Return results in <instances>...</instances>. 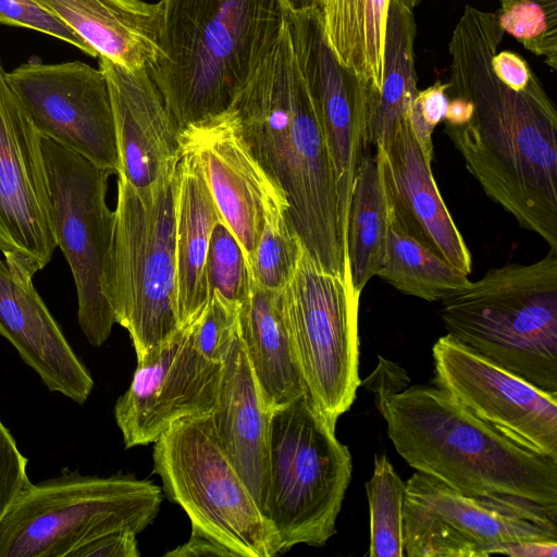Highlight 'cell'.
Listing matches in <instances>:
<instances>
[{
	"label": "cell",
	"mask_w": 557,
	"mask_h": 557,
	"mask_svg": "<svg viewBox=\"0 0 557 557\" xmlns=\"http://www.w3.org/2000/svg\"><path fill=\"white\" fill-rule=\"evenodd\" d=\"M296 61L331 156L344 243L355 176L369 150L368 88L339 64L325 39L317 7L287 11Z\"/></svg>",
	"instance_id": "obj_16"
},
{
	"label": "cell",
	"mask_w": 557,
	"mask_h": 557,
	"mask_svg": "<svg viewBox=\"0 0 557 557\" xmlns=\"http://www.w3.org/2000/svg\"><path fill=\"white\" fill-rule=\"evenodd\" d=\"M0 336L51 392L84 404L94 380L33 282L18 280L0 258Z\"/></svg>",
	"instance_id": "obj_21"
},
{
	"label": "cell",
	"mask_w": 557,
	"mask_h": 557,
	"mask_svg": "<svg viewBox=\"0 0 557 557\" xmlns=\"http://www.w3.org/2000/svg\"><path fill=\"white\" fill-rule=\"evenodd\" d=\"M557 541H522L503 545L497 554L517 557H555Z\"/></svg>",
	"instance_id": "obj_40"
},
{
	"label": "cell",
	"mask_w": 557,
	"mask_h": 557,
	"mask_svg": "<svg viewBox=\"0 0 557 557\" xmlns=\"http://www.w3.org/2000/svg\"><path fill=\"white\" fill-rule=\"evenodd\" d=\"M247 145L283 193L304 248L325 271H348L331 156L294 53L283 32L231 107Z\"/></svg>",
	"instance_id": "obj_2"
},
{
	"label": "cell",
	"mask_w": 557,
	"mask_h": 557,
	"mask_svg": "<svg viewBox=\"0 0 557 557\" xmlns=\"http://www.w3.org/2000/svg\"><path fill=\"white\" fill-rule=\"evenodd\" d=\"M117 176L110 305L115 323L129 334L137 364H143L156 358L182 329L175 174L149 197Z\"/></svg>",
	"instance_id": "obj_8"
},
{
	"label": "cell",
	"mask_w": 557,
	"mask_h": 557,
	"mask_svg": "<svg viewBox=\"0 0 557 557\" xmlns=\"http://www.w3.org/2000/svg\"><path fill=\"white\" fill-rule=\"evenodd\" d=\"M504 34L496 13L466 5L448 45V83L473 112L445 133L487 197L557 251V111L536 75L523 88L497 77Z\"/></svg>",
	"instance_id": "obj_1"
},
{
	"label": "cell",
	"mask_w": 557,
	"mask_h": 557,
	"mask_svg": "<svg viewBox=\"0 0 557 557\" xmlns=\"http://www.w3.org/2000/svg\"><path fill=\"white\" fill-rule=\"evenodd\" d=\"M397 454L417 471L474 497L557 512V460L508 438L435 385L375 387Z\"/></svg>",
	"instance_id": "obj_3"
},
{
	"label": "cell",
	"mask_w": 557,
	"mask_h": 557,
	"mask_svg": "<svg viewBox=\"0 0 557 557\" xmlns=\"http://www.w3.org/2000/svg\"><path fill=\"white\" fill-rule=\"evenodd\" d=\"M209 294L243 304L249 290V271L243 249L222 219L213 226L207 256Z\"/></svg>",
	"instance_id": "obj_33"
},
{
	"label": "cell",
	"mask_w": 557,
	"mask_h": 557,
	"mask_svg": "<svg viewBox=\"0 0 557 557\" xmlns=\"http://www.w3.org/2000/svg\"><path fill=\"white\" fill-rule=\"evenodd\" d=\"M375 151L381 161L391 226L469 275L470 250L440 194L432 161L421 149L409 119Z\"/></svg>",
	"instance_id": "obj_20"
},
{
	"label": "cell",
	"mask_w": 557,
	"mask_h": 557,
	"mask_svg": "<svg viewBox=\"0 0 557 557\" xmlns=\"http://www.w3.org/2000/svg\"><path fill=\"white\" fill-rule=\"evenodd\" d=\"M302 244L287 215L284 196L273 199L264 214V224L248 267L251 277L261 286L283 289L289 282Z\"/></svg>",
	"instance_id": "obj_31"
},
{
	"label": "cell",
	"mask_w": 557,
	"mask_h": 557,
	"mask_svg": "<svg viewBox=\"0 0 557 557\" xmlns=\"http://www.w3.org/2000/svg\"><path fill=\"white\" fill-rule=\"evenodd\" d=\"M440 317L461 344L557 395V251L488 270L443 299Z\"/></svg>",
	"instance_id": "obj_5"
},
{
	"label": "cell",
	"mask_w": 557,
	"mask_h": 557,
	"mask_svg": "<svg viewBox=\"0 0 557 557\" xmlns=\"http://www.w3.org/2000/svg\"><path fill=\"white\" fill-rule=\"evenodd\" d=\"M219 556L234 557L225 547L210 540L208 536L191 531L190 537L183 545L164 554V557H200Z\"/></svg>",
	"instance_id": "obj_39"
},
{
	"label": "cell",
	"mask_w": 557,
	"mask_h": 557,
	"mask_svg": "<svg viewBox=\"0 0 557 557\" xmlns=\"http://www.w3.org/2000/svg\"><path fill=\"white\" fill-rule=\"evenodd\" d=\"M271 414L263 404L239 336L223 363L218 403L212 416L226 454L263 515Z\"/></svg>",
	"instance_id": "obj_22"
},
{
	"label": "cell",
	"mask_w": 557,
	"mask_h": 557,
	"mask_svg": "<svg viewBox=\"0 0 557 557\" xmlns=\"http://www.w3.org/2000/svg\"><path fill=\"white\" fill-rule=\"evenodd\" d=\"M288 10L297 9V0H282Z\"/></svg>",
	"instance_id": "obj_44"
},
{
	"label": "cell",
	"mask_w": 557,
	"mask_h": 557,
	"mask_svg": "<svg viewBox=\"0 0 557 557\" xmlns=\"http://www.w3.org/2000/svg\"><path fill=\"white\" fill-rule=\"evenodd\" d=\"M472 103L463 97L456 96L449 101L445 114L446 125L461 126L468 123L472 116Z\"/></svg>",
	"instance_id": "obj_41"
},
{
	"label": "cell",
	"mask_w": 557,
	"mask_h": 557,
	"mask_svg": "<svg viewBox=\"0 0 557 557\" xmlns=\"http://www.w3.org/2000/svg\"><path fill=\"white\" fill-rule=\"evenodd\" d=\"M220 219L199 158L181 148L175 173V259L181 327L195 323L208 305L207 256L213 226Z\"/></svg>",
	"instance_id": "obj_24"
},
{
	"label": "cell",
	"mask_w": 557,
	"mask_h": 557,
	"mask_svg": "<svg viewBox=\"0 0 557 557\" xmlns=\"http://www.w3.org/2000/svg\"><path fill=\"white\" fill-rule=\"evenodd\" d=\"M434 385L517 444L557 460V395L461 344L450 334L432 348Z\"/></svg>",
	"instance_id": "obj_15"
},
{
	"label": "cell",
	"mask_w": 557,
	"mask_h": 557,
	"mask_svg": "<svg viewBox=\"0 0 557 557\" xmlns=\"http://www.w3.org/2000/svg\"><path fill=\"white\" fill-rule=\"evenodd\" d=\"M50 218L57 245L73 274L78 325L95 346L110 336L115 212L107 203L111 172L42 137Z\"/></svg>",
	"instance_id": "obj_11"
},
{
	"label": "cell",
	"mask_w": 557,
	"mask_h": 557,
	"mask_svg": "<svg viewBox=\"0 0 557 557\" xmlns=\"http://www.w3.org/2000/svg\"><path fill=\"white\" fill-rule=\"evenodd\" d=\"M41 139L0 59V252L23 282H33L58 247Z\"/></svg>",
	"instance_id": "obj_13"
},
{
	"label": "cell",
	"mask_w": 557,
	"mask_h": 557,
	"mask_svg": "<svg viewBox=\"0 0 557 557\" xmlns=\"http://www.w3.org/2000/svg\"><path fill=\"white\" fill-rule=\"evenodd\" d=\"M322 0H297L298 8L317 7L319 8Z\"/></svg>",
	"instance_id": "obj_42"
},
{
	"label": "cell",
	"mask_w": 557,
	"mask_h": 557,
	"mask_svg": "<svg viewBox=\"0 0 557 557\" xmlns=\"http://www.w3.org/2000/svg\"><path fill=\"white\" fill-rule=\"evenodd\" d=\"M27 463L28 459L0 419V521L32 483Z\"/></svg>",
	"instance_id": "obj_37"
},
{
	"label": "cell",
	"mask_w": 557,
	"mask_h": 557,
	"mask_svg": "<svg viewBox=\"0 0 557 557\" xmlns=\"http://www.w3.org/2000/svg\"><path fill=\"white\" fill-rule=\"evenodd\" d=\"M370 512V557H403L405 482L386 455H376L366 483Z\"/></svg>",
	"instance_id": "obj_30"
},
{
	"label": "cell",
	"mask_w": 557,
	"mask_h": 557,
	"mask_svg": "<svg viewBox=\"0 0 557 557\" xmlns=\"http://www.w3.org/2000/svg\"><path fill=\"white\" fill-rule=\"evenodd\" d=\"M7 79L41 137L119 174L112 102L100 69L82 61H30Z\"/></svg>",
	"instance_id": "obj_14"
},
{
	"label": "cell",
	"mask_w": 557,
	"mask_h": 557,
	"mask_svg": "<svg viewBox=\"0 0 557 557\" xmlns=\"http://www.w3.org/2000/svg\"><path fill=\"white\" fill-rule=\"evenodd\" d=\"M522 541H557V512L466 495L419 471L405 482L404 556L486 557Z\"/></svg>",
	"instance_id": "obj_12"
},
{
	"label": "cell",
	"mask_w": 557,
	"mask_h": 557,
	"mask_svg": "<svg viewBox=\"0 0 557 557\" xmlns=\"http://www.w3.org/2000/svg\"><path fill=\"white\" fill-rule=\"evenodd\" d=\"M193 332L194 323L183 326L156 358L137 364L117 398L114 418L125 448L153 444L173 423L214 410L223 364L196 350Z\"/></svg>",
	"instance_id": "obj_17"
},
{
	"label": "cell",
	"mask_w": 557,
	"mask_h": 557,
	"mask_svg": "<svg viewBox=\"0 0 557 557\" xmlns=\"http://www.w3.org/2000/svg\"><path fill=\"white\" fill-rule=\"evenodd\" d=\"M242 305L210 294L201 317L194 323V346L207 360L224 363L235 341L240 336Z\"/></svg>",
	"instance_id": "obj_34"
},
{
	"label": "cell",
	"mask_w": 557,
	"mask_h": 557,
	"mask_svg": "<svg viewBox=\"0 0 557 557\" xmlns=\"http://www.w3.org/2000/svg\"><path fill=\"white\" fill-rule=\"evenodd\" d=\"M389 226L380 157L367 150L352 184L345 231L350 278L359 294L382 267Z\"/></svg>",
	"instance_id": "obj_28"
},
{
	"label": "cell",
	"mask_w": 557,
	"mask_h": 557,
	"mask_svg": "<svg viewBox=\"0 0 557 557\" xmlns=\"http://www.w3.org/2000/svg\"><path fill=\"white\" fill-rule=\"evenodd\" d=\"M153 472L166 498L188 516L191 531L234 557H273L281 541L226 454L212 412L173 423L153 443Z\"/></svg>",
	"instance_id": "obj_9"
},
{
	"label": "cell",
	"mask_w": 557,
	"mask_h": 557,
	"mask_svg": "<svg viewBox=\"0 0 557 557\" xmlns=\"http://www.w3.org/2000/svg\"><path fill=\"white\" fill-rule=\"evenodd\" d=\"M99 57L148 71L159 54L160 5L143 0H33Z\"/></svg>",
	"instance_id": "obj_23"
},
{
	"label": "cell",
	"mask_w": 557,
	"mask_h": 557,
	"mask_svg": "<svg viewBox=\"0 0 557 557\" xmlns=\"http://www.w3.org/2000/svg\"><path fill=\"white\" fill-rule=\"evenodd\" d=\"M391 0H322L325 39L341 65L367 87L381 90Z\"/></svg>",
	"instance_id": "obj_27"
},
{
	"label": "cell",
	"mask_w": 557,
	"mask_h": 557,
	"mask_svg": "<svg viewBox=\"0 0 557 557\" xmlns=\"http://www.w3.org/2000/svg\"><path fill=\"white\" fill-rule=\"evenodd\" d=\"M282 296L306 393L335 426L350 409L361 384L360 294L352 286L349 271L338 275L323 270L302 246Z\"/></svg>",
	"instance_id": "obj_10"
},
{
	"label": "cell",
	"mask_w": 557,
	"mask_h": 557,
	"mask_svg": "<svg viewBox=\"0 0 557 557\" xmlns=\"http://www.w3.org/2000/svg\"><path fill=\"white\" fill-rule=\"evenodd\" d=\"M148 73L180 129L228 110L278 40L282 0H160Z\"/></svg>",
	"instance_id": "obj_4"
},
{
	"label": "cell",
	"mask_w": 557,
	"mask_h": 557,
	"mask_svg": "<svg viewBox=\"0 0 557 557\" xmlns=\"http://www.w3.org/2000/svg\"><path fill=\"white\" fill-rule=\"evenodd\" d=\"M496 16L504 33L557 70V0H499Z\"/></svg>",
	"instance_id": "obj_32"
},
{
	"label": "cell",
	"mask_w": 557,
	"mask_h": 557,
	"mask_svg": "<svg viewBox=\"0 0 557 557\" xmlns=\"http://www.w3.org/2000/svg\"><path fill=\"white\" fill-rule=\"evenodd\" d=\"M162 488L133 474L78 471L30 483L0 521V557H69L109 532L136 534L158 516Z\"/></svg>",
	"instance_id": "obj_7"
},
{
	"label": "cell",
	"mask_w": 557,
	"mask_h": 557,
	"mask_svg": "<svg viewBox=\"0 0 557 557\" xmlns=\"http://www.w3.org/2000/svg\"><path fill=\"white\" fill-rule=\"evenodd\" d=\"M180 144L199 158L221 219L250 267L265 210L283 193L256 160L232 108L180 129Z\"/></svg>",
	"instance_id": "obj_18"
},
{
	"label": "cell",
	"mask_w": 557,
	"mask_h": 557,
	"mask_svg": "<svg viewBox=\"0 0 557 557\" xmlns=\"http://www.w3.org/2000/svg\"><path fill=\"white\" fill-rule=\"evenodd\" d=\"M136 536L131 530L109 532L81 545L69 557H138Z\"/></svg>",
	"instance_id": "obj_38"
},
{
	"label": "cell",
	"mask_w": 557,
	"mask_h": 557,
	"mask_svg": "<svg viewBox=\"0 0 557 557\" xmlns=\"http://www.w3.org/2000/svg\"><path fill=\"white\" fill-rule=\"evenodd\" d=\"M0 24L34 29L65 41L92 58L96 51L54 14L33 0H0Z\"/></svg>",
	"instance_id": "obj_35"
},
{
	"label": "cell",
	"mask_w": 557,
	"mask_h": 557,
	"mask_svg": "<svg viewBox=\"0 0 557 557\" xmlns=\"http://www.w3.org/2000/svg\"><path fill=\"white\" fill-rule=\"evenodd\" d=\"M408 9L413 10L421 0H400Z\"/></svg>",
	"instance_id": "obj_43"
},
{
	"label": "cell",
	"mask_w": 557,
	"mask_h": 557,
	"mask_svg": "<svg viewBox=\"0 0 557 557\" xmlns=\"http://www.w3.org/2000/svg\"><path fill=\"white\" fill-rule=\"evenodd\" d=\"M416 33L412 10L400 0H391L381 90L375 92L368 88L367 135L369 145L374 148L383 147L408 117L419 92L413 55Z\"/></svg>",
	"instance_id": "obj_26"
},
{
	"label": "cell",
	"mask_w": 557,
	"mask_h": 557,
	"mask_svg": "<svg viewBox=\"0 0 557 557\" xmlns=\"http://www.w3.org/2000/svg\"><path fill=\"white\" fill-rule=\"evenodd\" d=\"M448 89V82L437 81L426 89L419 90L408 114L411 129L424 154L431 161L434 157L432 134L435 126L445 117L448 106L446 94Z\"/></svg>",
	"instance_id": "obj_36"
},
{
	"label": "cell",
	"mask_w": 557,
	"mask_h": 557,
	"mask_svg": "<svg viewBox=\"0 0 557 557\" xmlns=\"http://www.w3.org/2000/svg\"><path fill=\"white\" fill-rule=\"evenodd\" d=\"M240 336L269 411L306 393L285 319L282 289L263 287L250 274L248 295L240 309Z\"/></svg>",
	"instance_id": "obj_25"
},
{
	"label": "cell",
	"mask_w": 557,
	"mask_h": 557,
	"mask_svg": "<svg viewBox=\"0 0 557 557\" xmlns=\"http://www.w3.org/2000/svg\"><path fill=\"white\" fill-rule=\"evenodd\" d=\"M111 97L120 176L143 197L172 178L181 157L180 128L146 70L99 57Z\"/></svg>",
	"instance_id": "obj_19"
},
{
	"label": "cell",
	"mask_w": 557,
	"mask_h": 557,
	"mask_svg": "<svg viewBox=\"0 0 557 557\" xmlns=\"http://www.w3.org/2000/svg\"><path fill=\"white\" fill-rule=\"evenodd\" d=\"M376 276L403 294L428 301H442L470 283L467 274L392 226Z\"/></svg>",
	"instance_id": "obj_29"
},
{
	"label": "cell",
	"mask_w": 557,
	"mask_h": 557,
	"mask_svg": "<svg viewBox=\"0 0 557 557\" xmlns=\"http://www.w3.org/2000/svg\"><path fill=\"white\" fill-rule=\"evenodd\" d=\"M351 473L348 447L307 393L272 412L264 516L282 554L299 544L323 546L336 533Z\"/></svg>",
	"instance_id": "obj_6"
}]
</instances>
